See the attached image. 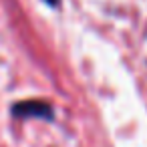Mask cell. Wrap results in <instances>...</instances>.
Masks as SVG:
<instances>
[{
    "instance_id": "cell-1",
    "label": "cell",
    "mask_w": 147,
    "mask_h": 147,
    "mask_svg": "<svg viewBox=\"0 0 147 147\" xmlns=\"http://www.w3.org/2000/svg\"><path fill=\"white\" fill-rule=\"evenodd\" d=\"M12 117L18 119H42V121H55V109L38 99H30V101H20L16 105H12Z\"/></svg>"
},
{
    "instance_id": "cell-2",
    "label": "cell",
    "mask_w": 147,
    "mask_h": 147,
    "mask_svg": "<svg viewBox=\"0 0 147 147\" xmlns=\"http://www.w3.org/2000/svg\"><path fill=\"white\" fill-rule=\"evenodd\" d=\"M45 4H49V6H53V8H57L59 4H61V0H42Z\"/></svg>"
}]
</instances>
